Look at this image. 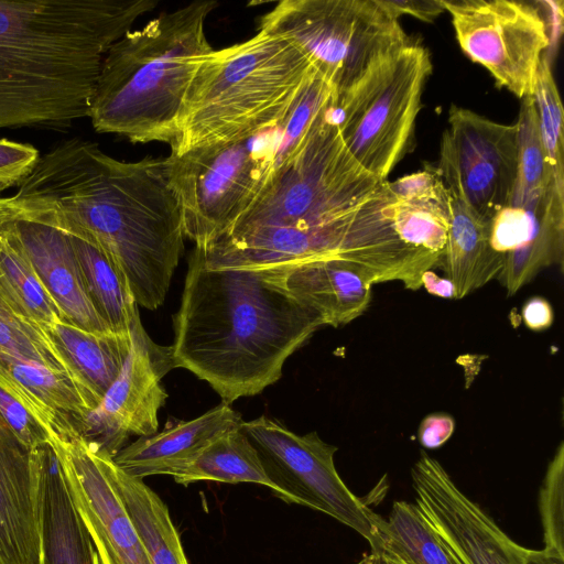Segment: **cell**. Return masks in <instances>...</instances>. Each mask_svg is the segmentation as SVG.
<instances>
[{
	"instance_id": "obj_17",
	"label": "cell",
	"mask_w": 564,
	"mask_h": 564,
	"mask_svg": "<svg viewBox=\"0 0 564 564\" xmlns=\"http://www.w3.org/2000/svg\"><path fill=\"white\" fill-rule=\"evenodd\" d=\"M0 564H40L36 449L1 424Z\"/></svg>"
},
{
	"instance_id": "obj_3",
	"label": "cell",
	"mask_w": 564,
	"mask_h": 564,
	"mask_svg": "<svg viewBox=\"0 0 564 564\" xmlns=\"http://www.w3.org/2000/svg\"><path fill=\"white\" fill-rule=\"evenodd\" d=\"M156 0H0V130L89 117L102 59Z\"/></svg>"
},
{
	"instance_id": "obj_25",
	"label": "cell",
	"mask_w": 564,
	"mask_h": 564,
	"mask_svg": "<svg viewBox=\"0 0 564 564\" xmlns=\"http://www.w3.org/2000/svg\"><path fill=\"white\" fill-rule=\"evenodd\" d=\"M109 477L142 539L151 564H189L164 501L143 479L126 474L108 455Z\"/></svg>"
},
{
	"instance_id": "obj_1",
	"label": "cell",
	"mask_w": 564,
	"mask_h": 564,
	"mask_svg": "<svg viewBox=\"0 0 564 564\" xmlns=\"http://www.w3.org/2000/svg\"><path fill=\"white\" fill-rule=\"evenodd\" d=\"M15 195L46 223L102 251L126 274L138 305L163 304L185 238L165 158L121 161L73 137L40 156Z\"/></svg>"
},
{
	"instance_id": "obj_15",
	"label": "cell",
	"mask_w": 564,
	"mask_h": 564,
	"mask_svg": "<svg viewBox=\"0 0 564 564\" xmlns=\"http://www.w3.org/2000/svg\"><path fill=\"white\" fill-rule=\"evenodd\" d=\"M416 505L464 564H524L530 549L511 540L425 452L411 468Z\"/></svg>"
},
{
	"instance_id": "obj_40",
	"label": "cell",
	"mask_w": 564,
	"mask_h": 564,
	"mask_svg": "<svg viewBox=\"0 0 564 564\" xmlns=\"http://www.w3.org/2000/svg\"><path fill=\"white\" fill-rule=\"evenodd\" d=\"M421 286L425 288L426 291L432 295L445 299H455V292L452 282L446 278L438 276L432 270H427L423 273Z\"/></svg>"
},
{
	"instance_id": "obj_41",
	"label": "cell",
	"mask_w": 564,
	"mask_h": 564,
	"mask_svg": "<svg viewBox=\"0 0 564 564\" xmlns=\"http://www.w3.org/2000/svg\"><path fill=\"white\" fill-rule=\"evenodd\" d=\"M524 564H564V555L549 550H529Z\"/></svg>"
},
{
	"instance_id": "obj_18",
	"label": "cell",
	"mask_w": 564,
	"mask_h": 564,
	"mask_svg": "<svg viewBox=\"0 0 564 564\" xmlns=\"http://www.w3.org/2000/svg\"><path fill=\"white\" fill-rule=\"evenodd\" d=\"M15 227L40 281L65 319L87 330L112 332L90 301L68 235L25 206Z\"/></svg>"
},
{
	"instance_id": "obj_24",
	"label": "cell",
	"mask_w": 564,
	"mask_h": 564,
	"mask_svg": "<svg viewBox=\"0 0 564 564\" xmlns=\"http://www.w3.org/2000/svg\"><path fill=\"white\" fill-rule=\"evenodd\" d=\"M44 332L80 384L100 403L131 349V334L91 332L58 321Z\"/></svg>"
},
{
	"instance_id": "obj_38",
	"label": "cell",
	"mask_w": 564,
	"mask_h": 564,
	"mask_svg": "<svg viewBox=\"0 0 564 564\" xmlns=\"http://www.w3.org/2000/svg\"><path fill=\"white\" fill-rule=\"evenodd\" d=\"M524 325L533 330H545L553 324L554 312L547 300L533 296L528 300L521 311Z\"/></svg>"
},
{
	"instance_id": "obj_21",
	"label": "cell",
	"mask_w": 564,
	"mask_h": 564,
	"mask_svg": "<svg viewBox=\"0 0 564 564\" xmlns=\"http://www.w3.org/2000/svg\"><path fill=\"white\" fill-rule=\"evenodd\" d=\"M285 286L314 311L324 325L348 324L362 315L371 301L372 281L357 265L323 259L286 268Z\"/></svg>"
},
{
	"instance_id": "obj_36",
	"label": "cell",
	"mask_w": 564,
	"mask_h": 564,
	"mask_svg": "<svg viewBox=\"0 0 564 564\" xmlns=\"http://www.w3.org/2000/svg\"><path fill=\"white\" fill-rule=\"evenodd\" d=\"M455 430L452 415L436 412L426 415L420 423L417 436L424 448L435 449L445 444Z\"/></svg>"
},
{
	"instance_id": "obj_29",
	"label": "cell",
	"mask_w": 564,
	"mask_h": 564,
	"mask_svg": "<svg viewBox=\"0 0 564 564\" xmlns=\"http://www.w3.org/2000/svg\"><path fill=\"white\" fill-rule=\"evenodd\" d=\"M0 366L47 406L70 416L75 426L99 404L73 378L42 364L0 355Z\"/></svg>"
},
{
	"instance_id": "obj_28",
	"label": "cell",
	"mask_w": 564,
	"mask_h": 564,
	"mask_svg": "<svg viewBox=\"0 0 564 564\" xmlns=\"http://www.w3.org/2000/svg\"><path fill=\"white\" fill-rule=\"evenodd\" d=\"M68 237L94 307L112 332L131 334L140 317L126 274L94 245L78 237Z\"/></svg>"
},
{
	"instance_id": "obj_31",
	"label": "cell",
	"mask_w": 564,
	"mask_h": 564,
	"mask_svg": "<svg viewBox=\"0 0 564 564\" xmlns=\"http://www.w3.org/2000/svg\"><path fill=\"white\" fill-rule=\"evenodd\" d=\"M0 355L42 364L80 384L43 328L14 311L1 296Z\"/></svg>"
},
{
	"instance_id": "obj_27",
	"label": "cell",
	"mask_w": 564,
	"mask_h": 564,
	"mask_svg": "<svg viewBox=\"0 0 564 564\" xmlns=\"http://www.w3.org/2000/svg\"><path fill=\"white\" fill-rule=\"evenodd\" d=\"M172 477L184 486L199 480L252 482L265 486L276 495V488L268 478L256 448L241 427L214 437Z\"/></svg>"
},
{
	"instance_id": "obj_12",
	"label": "cell",
	"mask_w": 564,
	"mask_h": 564,
	"mask_svg": "<svg viewBox=\"0 0 564 564\" xmlns=\"http://www.w3.org/2000/svg\"><path fill=\"white\" fill-rule=\"evenodd\" d=\"M448 193L490 221L509 205L518 173L517 126L453 105L436 169Z\"/></svg>"
},
{
	"instance_id": "obj_39",
	"label": "cell",
	"mask_w": 564,
	"mask_h": 564,
	"mask_svg": "<svg viewBox=\"0 0 564 564\" xmlns=\"http://www.w3.org/2000/svg\"><path fill=\"white\" fill-rule=\"evenodd\" d=\"M357 564H414L387 542L378 547L370 549Z\"/></svg>"
},
{
	"instance_id": "obj_14",
	"label": "cell",
	"mask_w": 564,
	"mask_h": 564,
	"mask_svg": "<svg viewBox=\"0 0 564 564\" xmlns=\"http://www.w3.org/2000/svg\"><path fill=\"white\" fill-rule=\"evenodd\" d=\"M131 349L98 406L76 427L89 442L115 457L129 435L158 432V412L167 394L162 378L173 367L170 348L154 344L140 319L131 329Z\"/></svg>"
},
{
	"instance_id": "obj_2",
	"label": "cell",
	"mask_w": 564,
	"mask_h": 564,
	"mask_svg": "<svg viewBox=\"0 0 564 564\" xmlns=\"http://www.w3.org/2000/svg\"><path fill=\"white\" fill-rule=\"evenodd\" d=\"M285 275V268L210 265L194 248L173 317V367L230 404L276 382L286 359L324 326L290 293Z\"/></svg>"
},
{
	"instance_id": "obj_20",
	"label": "cell",
	"mask_w": 564,
	"mask_h": 564,
	"mask_svg": "<svg viewBox=\"0 0 564 564\" xmlns=\"http://www.w3.org/2000/svg\"><path fill=\"white\" fill-rule=\"evenodd\" d=\"M243 420L230 403L221 402L189 421H180L121 448L115 463L128 475L143 479L170 475L193 458L214 437L241 427Z\"/></svg>"
},
{
	"instance_id": "obj_16",
	"label": "cell",
	"mask_w": 564,
	"mask_h": 564,
	"mask_svg": "<svg viewBox=\"0 0 564 564\" xmlns=\"http://www.w3.org/2000/svg\"><path fill=\"white\" fill-rule=\"evenodd\" d=\"M490 242L519 275L533 279L563 263L564 192L555 186L527 194L513 191L508 206L489 221Z\"/></svg>"
},
{
	"instance_id": "obj_37",
	"label": "cell",
	"mask_w": 564,
	"mask_h": 564,
	"mask_svg": "<svg viewBox=\"0 0 564 564\" xmlns=\"http://www.w3.org/2000/svg\"><path fill=\"white\" fill-rule=\"evenodd\" d=\"M381 7L394 19L403 14L424 22H432L445 12L442 0H378Z\"/></svg>"
},
{
	"instance_id": "obj_13",
	"label": "cell",
	"mask_w": 564,
	"mask_h": 564,
	"mask_svg": "<svg viewBox=\"0 0 564 564\" xmlns=\"http://www.w3.org/2000/svg\"><path fill=\"white\" fill-rule=\"evenodd\" d=\"M77 509L101 564H151L145 546L106 466L109 455L56 411L46 425Z\"/></svg>"
},
{
	"instance_id": "obj_6",
	"label": "cell",
	"mask_w": 564,
	"mask_h": 564,
	"mask_svg": "<svg viewBox=\"0 0 564 564\" xmlns=\"http://www.w3.org/2000/svg\"><path fill=\"white\" fill-rule=\"evenodd\" d=\"M334 111L272 171L220 237L317 235L382 187L387 180L365 170L346 148Z\"/></svg>"
},
{
	"instance_id": "obj_8",
	"label": "cell",
	"mask_w": 564,
	"mask_h": 564,
	"mask_svg": "<svg viewBox=\"0 0 564 564\" xmlns=\"http://www.w3.org/2000/svg\"><path fill=\"white\" fill-rule=\"evenodd\" d=\"M432 72L429 51L413 41L376 59L337 96L335 118L356 161L386 181L405 154Z\"/></svg>"
},
{
	"instance_id": "obj_19",
	"label": "cell",
	"mask_w": 564,
	"mask_h": 564,
	"mask_svg": "<svg viewBox=\"0 0 564 564\" xmlns=\"http://www.w3.org/2000/svg\"><path fill=\"white\" fill-rule=\"evenodd\" d=\"M36 455L40 564H101L54 449L47 442Z\"/></svg>"
},
{
	"instance_id": "obj_22",
	"label": "cell",
	"mask_w": 564,
	"mask_h": 564,
	"mask_svg": "<svg viewBox=\"0 0 564 564\" xmlns=\"http://www.w3.org/2000/svg\"><path fill=\"white\" fill-rule=\"evenodd\" d=\"M386 213L408 246L441 259L449 226L448 192L436 169L388 181Z\"/></svg>"
},
{
	"instance_id": "obj_35",
	"label": "cell",
	"mask_w": 564,
	"mask_h": 564,
	"mask_svg": "<svg viewBox=\"0 0 564 564\" xmlns=\"http://www.w3.org/2000/svg\"><path fill=\"white\" fill-rule=\"evenodd\" d=\"M40 156L32 144L0 138V193L19 186L31 174Z\"/></svg>"
},
{
	"instance_id": "obj_7",
	"label": "cell",
	"mask_w": 564,
	"mask_h": 564,
	"mask_svg": "<svg viewBox=\"0 0 564 564\" xmlns=\"http://www.w3.org/2000/svg\"><path fill=\"white\" fill-rule=\"evenodd\" d=\"M285 118L242 140L170 153L165 158L184 235L195 247L206 248L217 240L288 156Z\"/></svg>"
},
{
	"instance_id": "obj_11",
	"label": "cell",
	"mask_w": 564,
	"mask_h": 564,
	"mask_svg": "<svg viewBox=\"0 0 564 564\" xmlns=\"http://www.w3.org/2000/svg\"><path fill=\"white\" fill-rule=\"evenodd\" d=\"M462 51L522 99L532 96L541 59L552 45L540 9L512 0H442Z\"/></svg>"
},
{
	"instance_id": "obj_23",
	"label": "cell",
	"mask_w": 564,
	"mask_h": 564,
	"mask_svg": "<svg viewBox=\"0 0 564 564\" xmlns=\"http://www.w3.org/2000/svg\"><path fill=\"white\" fill-rule=\"evenodd\" d=\"M448 192V191H447ZM449 226L440 262L463 299L500 274L505 257L490 242L489 221L448 193Z\"/></svg>"
},
{
	"instance_id": "obj_34",
	"label": "cell",
	"mask_w": 564,
	"mask_h": 564,
	"mask_svg": "<svg viewBox=\"0 0 564 564\" xmlns=\"http://www.w3.org/2000/svg\"><path fill=\"white\" fill-rule=\"evenodd\" d=\"M544 549L564 555V443L550 462L540 489Z\"/></svg>"
},
{
	"instance_id": "obj_33",
	"label": "cell",
	"mask_w": 564,
	"mask_h": 564,
	"mask_svg": "<svg viewBox=\"0 0 564 564\" xmlns=\"http://www.w3.org/2000/svg\"><path fill=\"white\" fill-rule=\"evenodd\" d=\"M517 126L518 173L514 191L535 193L555 186L549 165L538 123V115L533 96L521 99Z\"/></svg>"
},
{
	"instance_id": "obj_5",
	"label": "cell",
	"mask_w": 564,
	"mask_h": 564,
	"mask_svg": "<svg viewBox=\"0 0 564 564\" xmlns=\"http://www.w3.org/2000/svg\"><path fill=\"white\" fill-rule=\"evenodd\" d=\"M314 72L295 44L263 30L214 50L189 85L171 154L235 142L279 123Z\"/></svg>"
},
{
	"instance_id": "obj_32",
	"label": "cell",
	"mask_w": 564,
	"mask_h": 564,
	"mask_svg": "<svg viewBox=\"0 0 564 564\" xmlns=\"http://www.w3.org/2000/svg\"><path fill=\"white\" fill-rule=\"evenodd\" d=\"M539 130L554 182L564 191V110L549 55L541 59L533 91Z\"/></svg>"
},
{
	"instance_id": "obj_30",
	"label": "cell",
	"mask_w": 564,
	"mask_h": 564,
	"mask_svg": "<svg viewBox=\"0 0 564 564\" xmlns=\"http://www.w3.org/2000/svg\"><path fill=\"white\" fill-rule=\"evenodd\" d=\"M387 543L414 564H464L417 505L394 501L386 520Z\"/></svg>"
},
{
	"instance_id": "obj_4",
	"label": "cell",
	"mask_w": 564,
	"mask_h": 564,
	"mask_svg": "<svg viewBox=\"0 0 564 564\" xmlns=\"http://www.w3.org/2000/svg\"><path fill=\"white\" fill-rule=\"evenodd\" d=\"M217 6L214 0L194 1L161 13L110 46L89 112L97 132L133 143H175L189 85L214 51L205 23Z\"/></svg>"
},
{
	"instance_id": "obj_9",
	"label": "cell",
	"mask_w": 564,
	"mask_h": 564,
	"mask_svg": "<svg viewBox=\"0 0 564 564\" xmlns=\"http://www.w3.org/2000/svg\"><path fill=\"white\" fill-rule=\"evenodd\" d=\"M259 30L295 44L337 96L380 56L411 41L378 0H282L260 18Z\"/></svg>"
},
{
	"instance_id": "obj_26",
	"label": "cell",
	"mask_w": 564,
	"mask_h": 564,
	"mask_svg": "<svg viewBox=\"0 0 564 564\" xmlns=\"http://www.w3.org/2000/svg\"><path fill=\"white\" fill-rule=\"evenodd\" d=\"M15 219L0 224V296L44 330L66 319L40 281L21 241Z\"/></svg>"
},
{
	"instance_id": "obj_10",
	"label": "cell",
	"mask_w": 564,
	"mask_h": 564,
	"mask_svg": "<svg viewBox=\"0 0 564 564\" xmlns=\"http://www.w3.org/2000/svg\"><path fill=\"white\" fill-rule=\"evenodd\" d=\"M241 430L279 498L330 516L357 531L370 549L386 543V519L355 496L337 473L336 446L316 432L300 435L264 415L243 421Z\"/></svg>"
}]
</instances>
